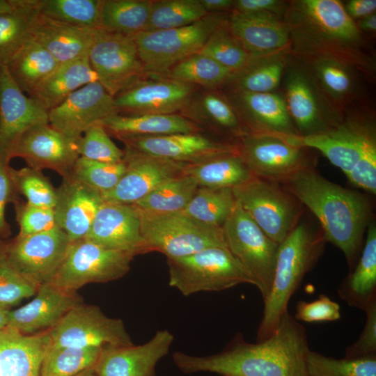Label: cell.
I'll use <instances>...</instances> for the list:
<instances>
[{
	"instance_id": "6da1fadb",
	"label": "cell",
	"mask_w": 376,
	"mask_h": 376,
	"mask_svg": "<svg viewBox=\"0 0 376 376\" xmlns=\"http://www.w3.org/2000/svg\"><path fill=\"white\" fill-rule=\"evenodd\" d=\"M306 330L288 311L272 333L256 343L237 334L221 352L193 356L175 352L173 360L185 373L208 372L221 376H306Z\"/></svg>"
},
{
	"instance_id": "7a4b0ae2",
	"label": "cell",
	"mask_w": 376,
	"mask_h": 376,
	"mask_svg": "<svg viewBox=\"0 0 376 376\" xmlns=\"http://www.w3.org/2000/svg\"><path fill=\"white\" fill-rule=\"evenodd\" d=\"M283 20L289 31L290 49L299 58L328 56L366 73L373 70L371 59L362 51V33L341 1H292Z\"/></svg>"
},
{
	"instance_id": "3957f363",
	"label": "cell",
	"mask_w": 376,
	"mask_h": 376,
	"mask_svg": "<svg viewBox=\"0 0 376 376\" xmlns=\"http://www.w3.org/2000/svg\"><path fill=\"white\" fill-rule=\"evenodd\" d=\"M283 187L319 220L325 240L343 253L351 269L361 252L370 205L361 193L335 184L312 169H303Z\"/></svg>"
},
{
	"instance_id": "277c9868",
	"label": "cell",
	"mask_w": 376,
	"mask_h": 376,
	"mask_svg": "<svg viewBox=\"0 0 376 376\" xmlns=\"http://www.w3.org/2000/svg\"><path fill=\"white\" fill-rule=\"evenodd\" d=\"M323 235L313 233L306 226L297 224L279 244L271 291L263 301L264 308L257 335V342L267 338L298 290L305 275L321 256Z\"/></svg>"
},
{
	"instance_id": "5b68a950",
	"label": "cell",
	"mask_w": 376,
	"mask_h": 376,
	"mask_svg": "<svg viewBox=\"0 0 376 376\" xmlns=\"http://www.w3.org/2000/svg\"><path fill=\"white\" fill-rule=\"evenodd\" d=\"M136 209L149 252L158 251L171 259L207 248H227L221 227L202 223L183 211L156 213Z\"/></svg>"
},
{
	"instance_id": "8992f818",
	"label": "cell",
	"mask_w": 376,
	"mask_h": 376,
	"mask_svg": "<svg viewBox=\"0 0 376 376\" xmlns=\"http://www.w3.org/2000/svg\"><path fill=\"white\" fill-rule=\"evenodd\" d=\"M169 285L184 296L217 292L255 282L227 248L212 247L187 256L167 259Z\"/></svg>"
},
{
	"instance_id": "52a82bcc",
	"label": "cell",
	"mask_w": 376,
	"mask_h": 376,
	"mask_svg": "<svg viewBox=\"0 0 376 376\" xmlns=\"http://www.w3.org/2000/svg\"><path fill=\"white\" fill-rule=\"evenodd\" d=\"M227 19L223 13H209L186 26L136 35L133 38L146 73L165 75L178 62L198 53Z\"/></svg>"
},
{
	"instance_id": "ba28073f",
	"label": "cell",
	"mask_w": 376,
	"mask_h": 376,
	"mask_svg": "<svg viewBox=\"0 0 376 376\" xmlns=\"http://www.w3.org/2000/svg\"><path fill=\"white\" fill-rule=\"evenodd\" d=\"M221 228L228 250L252 277L264 301L271 291L279 244L258 227L237 201Z\"/></svg>"
},
{
	"instance_id": "9c48e42d",
	"label": "cell",
	"mask_w": 376,
	"mask_h": 376,
	"mask_svg": "<svg viewBox=\"0 0 376 376\" xmlns=\"http://www.w3.org/2000/svg\"><path fill=\"white\" fill-rule=\"evenodd\" d=\"M232 191L242 208L274 242L280 244L297 225L301 203L279 183L253 177Z\"/></svg>"
},
{
	"instance_id": "30bf717a",
	"label": "cell",
	"mask_w": 376,
	"mask_h": 376,
	"mask_svg": "<svg viewBox=\"0 0 376 376\" xmlns=\"http://www.w3.org/2000/svg\"><path fill=\"white\" fill-rule=\"evenodd\" d=\"M134 257L87 238L72 242L51 283L76 292L86 284L115 281L128 273Z\"/></svg>"
},
{
	"instance_id": "8fae6325",
	"label": "cell",
	"mask_w": 376,
	"mask_h": 376,
	"mask_svg": "<svg viewBox=\"0 0 376 376\" xmlns=\"http://www.w3.org/2000/svg\"><path fill=\"white\" fill-rule=\"evenodd\" d=\"M237 152L255 177L284 183L297 172L311 167L305 148L287 137L248 132L236 142Z\"/></svg>"
},
{
	"instance_id": "7c38bea8",
	"label": "cell",
	"mask_w": 376,
	"mask_h": 376,
	"mask_svg": "<svg viewBox=\"0 0 376 376\" xmlns=\"http://www.w3.org/2000/svg\"><path fill=\"white\" fill-rule=\"evenodd\" d=\"M47 332L54 347L103 349L133 344L122 320L109 318L99 307L82 303Z\"/></svg>"
},
{
	"instance_id": "4fadbf2b",
	"label": "cell",
	"mask_w": 376,
	"mask_h": 376,
	"mask_svg": "<svg viewBox=\"0 0 376 376\" xmlns=\"http://www.w3.org/2000/svg\"><path fill=\"white\" fill-rule=\"evenodd\" d=\"M283 75V98L299 136L324 132L342 120L304 65L290 66L288 61Z\"/></svg>"
},
{
	"instance_id": "5bb4252c",
	"label": "cell",
	"mask_w": 376,
	"mask_h": 376,
	"mask_svg": "<svg viewBox=\"0 0 376 376\" xmlns=\"http://www.w3.org/2000/svg\"><path fill=\"white\" fill-rule=\"evenodd\" d=\"M97 81L113 97L145 77L134 38L97 29L88 54Z\"/></svg>"
},
{
	"instance_id": "9a60e30c",
	"label": "cell",
	"mask_w": 376,
	"mask_h": 376,
	"mask_svg": "<svg viewBox=\"0 0 376 376\" xmlns=\"http://www.w3.org/2000/svg\"><path fill=\"white\" fill-rule=\"evenodd\" d=\"M71 242L59 228L5 240V251L12 266L26 280L40 285L51 283Z\"/></svg>"
},
{
	"instance_id": "2e32d148",
	"label": "cell",
	"mask_w": 376,
	"mask_h": 376,
	"mask_svg": "<svg viewBox=\"0 0 376 376\" xmlns=\"http://www.w3.org/2000/svg\"><path fill=\"white\" fill-rule=\"evenodd\" d=\"M125 148L184 164H194L223 154L237 152L236 143L205 132L116 138Z\"/></svg>"
},
{
	"instance_id": "e0dca14e",
	"label": "cell",
	"mask_w": 376,
	"mask_h": 376,
	"mask_svg": "<svg viewBox=\"0 0 376 376\" xmlns=\"http://www.w3.org/2000/svg\"><path fill=\"white\" fill-rule=\"evenodd\" d=\"M199 87L164 76L147 74L114 97L118 114L179 113Z\"/></svg>"
},
{
	"instance_id": "ac0fdd59",
	"label": "cell",
	"mask_w": 376,
	"mask_h": 376,
	"mask_svg": "<svg viewBox=\"0 0 376 376\" xmlns=\"http://www.w3.org/2000/svg\"><path fill=\"white\" fill-rule=\"evenodd\" d=\"M43 123H49L48 111L25 95L4 68L0 72V163L9 164L24 134Z\"/></svg>"
},
{
	"instance_id": "d6986e66",
	"label": "cell",
	"mask_w": 376,
	"mask_h": 376,
	"mask_svg": "<svg viewBox=\"0 0 376 376\" xmlns=\"http://www.w3.org/2000/svg\"><path fill=\"white\" fill-rule=\"evenodd\" d=\"M113 97L98 81L89 83L48 111L49 124L77 139L91 127L117 114Z\"/></svg>"
},
{
	"instance_id": "ffe728a7",
	"label": "cell",
	"mask_w": 376,
	"mask_h": 376,
	"mask_svg": "<svg viewBox=\"0 0 376 376\" xmlns=\"http://www.w3.org/2000/svg\"><path fill=\"white\" fill-rule=\"evenodd\" d=\"M126 170L111 191L102 194L104 202L132 205L163 182L184 175L186 164L124 149Z\"/></svg>"
},
{
	"instance_id": "44dd1931",
	"label": "cell",
	"mask_w": 376,
	"mask_h": 376,
	"mask_svg": "<svg viewBox=\"0 0 376 376\" xmlns=\"http://www.w3.org/2000/svg\"><path fill=\"white\" fill-rule=\"evenodd\" d=\"M17 157L22 158L29 167L39 171L51 169L65 178L71 175L79 155L77 139L43 123L24 134L13 154V158Z\"/></svg>"
},
{
	"instance_id": "7402d4cb",
	"label": "cell",
	"mask_w": 376,
	"mask_h": 376,
	"mask_svg": "<svg viewBox=\"0 0 376 376\" xmlns=\"http://www.w3.org/2000/svg\"><path fill=\"white\" fill-rule=\"evenodd\" d=\"M374 126L369 118L350 116L324 132L304 136H290L288 139L297 146L320 151L347 175L356 165L365 138Z\"/></svg>"
},
{
	"instance_id": "603a6c76",
	"label": "cell",
	"mask_w": 376,
	"mask_h": 376,
	"mask_svg": "<svg viewBox=\"0 0 376 376\" xmlns=\"http://www.w3.org/2000/svg\"><path fill=\"white\" fill-rule=\"evenodd\" d=\"M173 340V335L163 329L142 345L107 347L93 369L97 376H155L156 366L169 353Z\"/></svg>"
},
{
	"instance_id": "cb8c5ba5",
	"label": "cell",
	"mask_w": 376,
	"mask_h": 376,
	"mask_svg": "<svg viewBox=\"0 0 376 376\" xmlns=\"http://www.w3.org/2000/svg\"><path fill=\"white\" fill-rule=\"evenodd\" d=\"M104 247L133 256L149 253L133 205L103 202L85 237Z\"/></svg>"
},
{
	"instance_id": "d4e9b609",
	"label": "cell",
	"mask_w": 376,
	"mask_h": 376,
	"mask_svg": "<svg viewBox=\"0 0 376 376\" xmlns=\"http://www.w3.org/2000/svg\"><path fill=\"white\" fill-rule=\"evenodd\" d=\"M227 26L237 41L253 57L285 53L290 49L287 26L269 13H239L232 10Z\"/></svg>"
},
{
	"instance_id": "484cf974",
	"label": "cell",
	"mask_w": 376,
	"mask_h": 376,
	"mask_svg": "<svg viewBox=\"0 0 376 376\" xmlns=\"http://www.w3.org/2000/svg\"><path fill=\"white\" fill-rule=\"evenodd\" d=\"M248 132L283 136L299 135L283 96L277 93H249L230 90L225 94Z\"/></svg>"
},
{
	"instance_id": "4316f807",
	"label": "cell",
	"mask_w": 376,
	"mask_h": 376,
	"mask_svg": "<svg viewBox=\"0 0 376 376\" xmlns=\"http://www.w3.org/2000/svg\"><path fill=\"white\" fill-rule=\"evenodd\" d=\"M179 114L204 132L236 143L248 130L226 95L198 88Z\"/></svg>"
},
{
	"instance_id": "83f0119b",
	"label": "cell",
	"mask_w": 376,
	"mask_h": 376,
	"mask_svg": "<svg viewBox=\"0 0 376 376\" xmlns=\"http://www.w3.org/2000/svg\"><path fill=\"white\" fill-rule=\"evenodd\" d=\"M103 202L98 190L70 176L63 178L54 208L58 227L71 242L85 238Z\"/></svg>"
},
{
	"instance_id": "f1b7e54d",
	"label": "cell",
	"mask_w": 376,
	"mask_h": 376,
	"mask_svg": "<svg viewBox=\"0 0 376 376\" xmlns=\"http://www.w3.org/2000/svg\"><path fill=\"white\" fill-rule=\"evenodd\" d=\"M35 295L28 304L10 311L7 327L29 335L47 331L82 303L76 292L62 290L51 283L40 285Z\"/></svg>"
},
{
	"instance_id": "f546056e",
	"label": "cell",
	"mask_w": 376,
	"mask_h": 376,
	"mask_svg": "<svg viewBox=\"0 0 376 376\" xmlns=\"http://www.w3.org/2000/svg\"><path fill=\"white\" fill-rule=\"evenodd\" d=\"M95 30L72 26L39 13L31 33L35 40L62 64L88 58Z\"/></svg>"
},
{
	"instance_id": "4dcf8cb0",
	"label": "cell",
	"mask_w": 376,
	"mask_h": 376,
	"mask_svg": "<svg viewBox=\"0 0 376 376\" xmlns=\"http://www.w3.org/2000/svg\"><path fill=\"white\" fill-rule=\"evenodd\" d=\"M49 344L47 331L29 335L9 327L0 329L1 376H40Z\"/></svg>"
},
{
	"instance_id": "1f68e13d",
	"label": "cell",
	"mask_w": 376,
	"mask_h": 376,
	"mask_svg": "<svg viewBox=\"0 0 376 376\" xmlns=\"http://www.w3.org/2000/svg\"><path fill=\"white\" fill-rule=\"evenodd\" d=\"M329 104L340 107L357 97L359 81L354 66L328 56L300 58Z\"/></svg>"
},
{
	"instance_id": "d6a6232c",
	"label": "cell",
	"mask_w": 376,
	"mask_h": 376,
	"mask_svg": "<svg viewBox=\"0 0 376 376\" xmlns=\"http://www.w3.org/2000/svg\"><path fill=\"white\" fill-rule=\"evenodd\" d=\"M339 297L349 306L365 311L376 300V226L368 225L366 238L357 265L340 284Z\"/></svg>"
},
{
	"instance_id": "836d02e7",
	"label": "cell",
	"mask_w": 376,
	"mask_h": 376,
	"mask_svg": "<svg viewBox=\"0 0 376 376\" xmlns=\"http://www.w3.org/2000/svg\"><path fill=\"white\" fill-rule=\"evenodd\" d=\"M97 81L88 58L60 64L29 95L47 111L82 86Z\"/></svg>"
},
{
	"instance_id": "e575fe53",
	"label": "cell",
	"mask_w": 376,
	"mask_h": 376,
	"mask_svg": "<svg viewBox=\"0 0 376 376\" xmlns=\"http://www.w3.org/2000/svg\"><path fill=\"white\" fill-rule=\"evenodd\" d=\"M108 134L124 136H157L179 133L204 132L179 113L126 116L115 114L101 122Z\"/></svg>"
},
{
	"instance_id": "d590c367",
	"label": "cell",
	"mask_w": 376,
	"mask_h": 376,
	"mask_svg": "<svg viewBox=\"0 0 376 376\" xmlns=\"http://www.w3.org/2000/svg\"><path fill=\"white\" fill-rule=\"evenodd\" d=\"M184 174L193 178L198 187L214 189H233L255 177L237 152L186 164Z\"/></svg>"
},
{
	"instance_id": "8d00e7d4",
	"label": "cell",
	"mask_w": 376,
	"mask_h": 376,
	"mask_svg": "<svg viewBox=\"0 0 376 376\" xmlns=\"http://www.w3.org/2000/svg\"><path fill=\"white\" fill-rule=\"evenodd\" d=\"M60 63L32 37L6 65L16 85L29 95Z\"/></svg>"
},
{
	"instance_id": "74e56055",
	"label": "cell",
	"mask_w": 376,
	"mask_h": 376,
	"mask_svg": "<svg viewBox=\"0 0 376 376\" xmlns=\"http://www.w3.org/2000/svg\"><path fill=\"white\" fill-rule=\"evenodd\" d=\"M152 0H102L99 29L134 37L147 31Z\"/></svg>"
},
{
	"instance_id": "f35d334b",
	"label": "cell",
	"mask_w": 376,
	"mask_h": 376,
	"mask_svg": "<svg viewBox=\"0 0 376 376\" xmlns=\"http://www.w3.org/2000/svg\"><path fill=\"white\" fill-rule=\"evenodd\" d=\"M40 0H24L17 10L0 15V72L31 38Z\"/></svg>"
},
{
	"instance_id": "ab89813d",
	"label": "cell",
	"mask_w": 376,
	"mask_h": 376,
	"mask_svg": "<svg viewBox=\"0 0 376 376\" xmlns=\"http://www.w3.org/2000/svg\"><path fill=\"white\" fill-rule=\"evenodd\" d=\"M287 63L284 53L254 58L233 77L228 83L230 90L258 93L274 92L282 81Z\"/></svg>"
},
{
	"instance_id": "60d3db41",
	"label": "cell",
	"mask_w": 376,
	"mask_h": 376,
	"mask_svg": "<svg viewBox=\"0 0 376 376\" xmlns=\"http://www.w3.org/2000/svg\"><path fill=\"white\" fill-rule=\"evenodd\" d=\"M235 75L212 58L198 52L178 62L164 76L204 89L217 90L227 85Z\"/></svg>"
},
{
	"instance_id": "b9f144b4",
	"label": "cell",
	"mask_w": 376,
	"mask_h": 376,
	"mask_svg": "<svg viewBox=\"0 0 376 376\" xmlns=\"http://www.w3.org/2000/svg\"><path fill=\"white\" fill-rule=\"evenodd\" d=\"M198 187L193 178L184 174L163 182L132 205L138 210L150 212H182Z\"/></svg>"
},
{
	"instance_id": "7bdbcfd3",
	"label": "cell",
	"mask_w": 376,
	"mask_h": 376,
	"mask_svg": "<svg viewBox=\"0 0 376 376\" xmlns=\"http://www.w3.org/2000/svg\"><path fill=\"white\" fill-rule=\"evenodd\" d=\"M235 203L232 189L198 187L183 212L202 223L221 227Z\"/></svg>"
},
{
	"instance_id": "ee69618b",
	"label": "cell",
	"mask_w": 376,
	"mask_h": 376,
	"mask_svg": "<svg viewBox=\"0 0 376 376\" xmlns=\"http://www.w3.org/2000/svg\"><path fill=\"white\" fill-rule=\"evenodd\" d=\"M99 347H54L43 356L40 376H75L93 368L101 353Z\"/></svg>"
},
{
	"instance_id": "f6af8a7d",
	"label": "cell",
	"mask_w": 376,
	"mask_h": 376,
	"mask_svg": "<svg viewBox=\"0 0 376 376\" xmlns=\"http://www.w3.org/2000/svg\"><path fill=\"white\" fill-rule=\"evenodd\" d=\"M208 14L200 0H155L146 31L186 26Z\"/></svg>"
},
{
	"instance_id": "bcb514c9",
	"label": "cell",
	"mask_w": 376,
	"mask_h": 376,
	"mask_svg": "<svg viewBox=\"0 0 376 376\" xmlns=\"http://www.w3.org/2000/svg\"><path fill=\"white\" fill-rule=\"evenodd\" d=\"M102 0H40V14L72 26L99 29Z\"/></svg>"
},
{
	"instance_id": "7dc6e473",
	"label": "cell",
	"mask_w": 376,
	"mask_h": 376,
	"mask_svg": "<svg viewBox=\"0 0 376 376\" xmlns=\"http://www.w3.org/2000/svg\"><path fill=\"white\" fill-rule=\"evenodd\" d=\"M306 376H376V354L355 359H335L309 350Z\"/></svg>"
},
{
	"instance_id": "c3c4849f",
	"label": "cell",
	"mask_w": 376,
	"mask_h": 376,
	"mask_svg": "<svg viewBox=\"0 0 376 376\" xmlns=\"http://www.w3.org/2000/svg\"><path fill=\"white\" fill-rule=\"evenodd\" d=\"M227 19L213 31L198 52L236 74L257 57L249 54L230 33Z\"/></svg>"
},
{
	"instance_id": "681fc988",
	"label": "cell",
	"mask_w": 376,
	"mask_h": 376,
	"mask_svg": "<svg viewBox=\"0 0 376 376\" xmlns=\"http://www.w3.org/2000/svg\"><path fill=\"white\" fill-rule=\"evenodd\" d=\"M9 175L14 187L19 196L26 198L30 205L54 208L57 199V188L42 172L29 166L15 169L10 166Z\"/></svg>"
},
{
	"instance_id": "f907efd6",
	"label": "cell",
	"mask_w": 376,
	"mask_h": 376,
	"mask_svg": "<svg viewBox=\"0 0 376 376\" xmlns=\"http://www.w3.org/2000/svg\"><path fill=\"white\" fill-rule=\"evenodd\" d=\"M125 170L124 159L120 162L107 163L79 157L70 176L104 194L116 186Z\"/></svg>"
},
{
	"instance_id": "816d5d0a",
	"label": "cell",
	"mask_w": 376,
	"mask_h": 376,
	"mask_svg": "<svg viewBox=\"0 0 376 376\" xmlns=\"http://www.w3.org/2000/svg\"><path fill=\"white\" fill-rule=\"evenodd\" d=\"M79 157L107 163H116L124 159L125 151L120 149L111 139L101 123L88 128L77 139Z\"/></svg>"
},
{
	"instance_id": "f5cc1de1",
	"label": "cell",
	"mask_w": 376,
	"mask_h": 376,
	"mask_svg": "<svg viewBox=\"0 0 376 376\" xmlns=\"http://www.w3.org/2000/svg\"><path fill=\"white\" fill-rule=\"evenodd\" d=\"M37 290L9 263L5 251V240L0 238V306L9 308L35 295Z\"/></svg>"
},
{
	"instance_id": "db71d44e",
	"label": "cell",
	"mask_w": 376,
	"mask_h": 376,
	"mask_svg": "<svg viewBox=\"0 0 376 376\" xmlns=\"http://www.w3.org/2000/svg\"><path fill=\"white\" fill-rule=\"evenodd\" d=\"M350 182L370 194L376 193V130L373 127L367 134L359 159L347 175Z\"/></svg>"
},
{
	"instance_id": "11a10c76",
	"label": "cell",
	"mask_w": 376,
	"mask_h": 376,
	"mask_svg": "<svg viewBox=\"0 0 376 376\" xmlns=\"http://www.w3.org/2000/svg\"><path fill=\"white\" fill-rule=\"evenodd\" d=\"M21 236L38 234L58 228L53 209L30 205L22 199L13 204Z\"/></svg>"
},
{
	"instance_id": "9f6ffc18",
	"label": "cell",
	"mask_w": 376,
	"mask_h": 376,
	"mask_svg": "<svg viewBox=\"0 0 376 376\" xmlns=\"http://www.w3.org/2000/svg\"><path fill=\"white\" fill-rule=\"evenodd\" d=\"M294 318L306 322H332L340 318L339 304L324 294L311 302L299 300Z\"/></svg>"
},
{
	"instance_id": "6f0895ef",
	"label": "cell",
	"mask_w": 376,
	"mask_h": 376,
	"mask_svg": "<svg viewBox=\"0 0 376 376\" xmlns=\"http://www.w3.org/2000/svg\"><path fill=\"white\" fill-rule=\"evenodd\" d=\"M364 312L366 318L362 332L354 343L346 347L343 357L355 359L376 354V300Z\"/></svg>"
},
{
	"instance_id": "680465c9",
	"label": "cell",
	"mask_w": 376,
	"mask_h": 376,
	"mask_svg": "<svg viewBox=\"0 0 376 376\" xmlns=\"http://www.w3.org/2000/svg\"><path fill=\"white\" fill-rule=\"evenodd\" d=\"M9 164L0 163V238L7 240L11 235L10 224L5 217L6 206L21 200L9 175Z\"/></svg>"
},
{
	"instance_id": "91938a15",
	"label": "cell",
	"mask_w": 376,
	"mask_h": 376,
	"mask_svg": "<svg viewBox=\"0 0 376 376\" xmlns=\"http://www.w3.org/2000/svg\"><path fill=\"white\" fill-rule=\"evenodd\" d=\"M288 3L278 0H235L233 10L239 13H269L283 15Z\"/></svg>"
},
{
	"instance_id": "94428289",
	"label": "cell",
	"mask_w": 376,
	"mask_h": 376,
	"mask_svg": "<svg viewBox=\"0 0 376 376\" xmlns=\"http://www.w3.org/2000/svg\"><path fill=\"white\" fill-rule=\"evenodd\" d=\"M347 15L353 19H361L375 13V0H350L343 4Z\"/></svg>"
},
{
	"instance_id": "6125c7cd",
	"label": "cell",
	"mask_w": 376,
	"mask_h": 376,
	"mask_svg": "<svg viewBox=\"0 0 376 376\" xmlns=\"http://www.w3.org/2000/svg\"><path fill=\"white\" fill-rule=\"evenodd\" d=\"M208 13H224L233 10V0H200Z\"/></svg>"
},
{
	"instance_id": "be15d7a7",
	"label": "cell",
	"mask_w": 376,
	"mask_h": 376,
	"mask_svg": "<svg viewBox=\"0 0 376 376\" xmlns=\"http://www.w3.org/2000/svg\"><path fill=\"white\" fill-rule=\"evenodd\" d=\"M357 25L361 33L366 32V33H373V32H375L376 31L375 13L358 20Z\"/></svg>"
},
{
	"instance_id": "e7e4bbea",
	"label": "cell",
	"mask_w": 376,
	"mask_h": 376,
	"mask_svg": "<svg viewBox=\"0 0 376 376\" xmlns=\"http://www.w3.org/2000/svg\"><path fill=\"white\" fill-rule=\"evenodd\" d=\"M23 2L24 0H0V15L17 10Z\"/></svg>"
},
{
	"instance_id": "03108f58",
	"label": "cell",
	"mask_w": 376,
	"mask_h": 376,
	"mask_svg": "<svg viewBox=\"0 0 376 376\" xmlns=\"http://www.w3.org/2000/svg\"><path fill=\"white\" fill-rule=\"evenodd\" d=\"M10 309L0 306V329L7 327Z\"/></svg>"
},
{
	"instance_id": "003e7915",
	"label": "cell",
	"mask_w": 376,
	"mask_h": 376,
	"mask_svg": "<svg viewBox=\"0 0 376 376\" xmlns=\"http://www.w3.org/2000/svg\"><path fill=\"white\" fill-rule=\"evenodd\" d=\"M75 376H97L93 368L86 370Z\"/></svg>"
}]
</instances>
